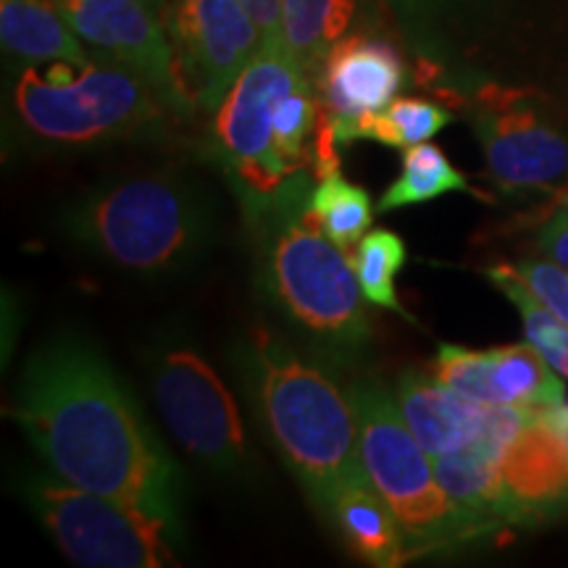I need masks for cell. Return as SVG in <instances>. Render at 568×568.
<instances>
[{
  "label": "cell",
  "instance_id": "2e32d148",
  "mask_svg": "<svg viewBox=\"0 0 568 568\" xmlns=\"http://www.w3.org/2000/svg\"><path fill=\"white\" fill-rule=\"evenodd\" d=\"M353 556L368 566L393 568L408 558V537L366 474L347 481L329 508Z\"/></svg>",
  "mask_w": 568,
  "mask_h": 568
},
{
  "label": "cell",
  "instance_id": "d6986e66",
  "mask_svg": "<svg viewBox=\"0 0 568 568\" xmlns=\"http://www.w3.org/2000/svg\"><path fill=\"white\" fill-rule=\"evenodd\" d=\"M355 11L358 0H282V40L314 82L326 53L347 38Z\"/></svg>",
  "mask_w": 568,
  "mask_h": 568
},
{
  "label": "cell",
  "instance_id": "8992f818",
  "mask_svg": "<svg viewBox=\"0 0 568 568\" xmlns=\"http://www.w3.org/2000/svg\"><path fill=\"white\" fill-rule=\"evenodd\" d=\"M353 406L358 416L361 464L376 493L393 508L408 542L432 548L471 524L445 495L435 458L414 437L385 387L358 385L353 389Z\"/></svg>",
  "mask_w": 568,
  "mask_h": 568
},
{
  "label": "cell",
  "instance_id": "d4e9b609",
  "mask_svg": "<svg viewBox=\"0 0 568 568\" xmlns=\"http://www.w3.org/2000/svg\"><path fill=\"white\" fill-rule=\"evenodd\" d=\"M453 122L450 111L424 98H395L385 111L366 119L358 140H374L389 148H414L429 142L439 130Z\"/></svg>",
  "mask_w": 568,
  "mask_h": 568
},
{
  "label": "cell",
  "instance_id": "8fae6325",
  "mask_svg": "<svg viewBox=\"0 0 568 568\" xmlns=\"http://www.w3.org/2000/svg\"><path fill=\"white\" fill-rule=\"evenodd\" d=\"M163 17L190 95L216 111L264 45L258 24L243 0H172Z\"/></svg>",
  "mask_w": 568,
  "mask_h": 568
},
{
  "label": "cell",
  "instance_id": "5bb4252c",
  "mask_svg": "<svg viewBox=\"0 0 568 568\" xmlns=\"http://www.w3.org/2000/svg\"><path fill=\"white\" fill-rule=\"evenodd\" d=\"M316 84L339 145H347L358 140L366 119L395 101L406 84V63L385 40L347 34L326 53Z\"/></svg>",
  "mask_w": 568,
  "mask_h": 568
},
{
  "label": "cell",
  "instance_id": "d6a6232c",
  "mask_svg": "<svg viewBox=\"0 0 568 568\" xmlns=\"http://www.w3.org/2000/svg\"><path fill=\"white\" fill-rule=\"evenodd\" d=\"M408 3H414V0H408Z\"/></svg>",
  "mask_w": 568,
  "mask_h": 568
},
{
  "label": "cell",
  "instance_id": "30bf717a",
  "mask_svg": "<svg viewBox=\"0 0 568 568\" xmlns=\"http://www.w3.org/2000/svg\"><path fill=\"white\" fill-rule=\"evenodd\" d=\"M471 124L489 180L506 193H552L568 182V134L516 92L487 88Z\"/></svg>",
  "mask_w": 568,
  "mask_h": 568
},
{
  "label": "cell",
  "instance_id": "f1b7e54d",
  "mask_svg": "<svg viewBox=\"0 0 568 568\" xmlns=\"http://www.w3.org/2000/svg\"><path fill=\"white\" fill-rule=\"evenodd\" d=\"M243 6L258 24L264 42L282 40V0H243Z\"/></svg>",
  "mask_w": 568,
  "mask_h": 568
},
{
  "label": "cell",
  "instance_id": "9c48e42d",
  "mask_svg": "<svg viewBox=\"0 0 568 568\" xmlns=\"http://www.w3.org/2000/svg\"><path fill=\"white\" fill-rule=\"evenodd\" d=\"M153 397L176 443L211 471H232L247 456L237 403L209 361L174 347L153 366Z\"/></svg>",
  "mask_w": 568,
  "mask_h": 568
},
{
  "label": "cell",
  "instance_id": "cb8c5ba5",
  "mask_svg": "<svg viewBox=\"0 0 568 568\" xmlns=\"http://www.w3.org/2000/svg\"><path fill=\"white\" fill-rule=\"evenodd\" d=\"M489 282L495 284L500 293H506L510 303L521 311L524 332L531 345L542 353V358L556 368L560 376L568 379V326L552 316L542 303L531 295V290L518 276L516 266H493L487 268Z\"/></svg>",
  "mask_w": 568,
  "mask_h": 568
},
{
  "label": "cell",
  "instance_id": "44dd1931",
  "mask_svg": "<svg viewBox=\"0 0 568 568\" xmlns=\"http://www.w3.org/2000/svg\"><path fill=\"white\" fill-rule=\"evenodd\" d=\"M447 193L485 197L466 182V176L447 161V155L437 145L418 142V145L406 148V153H403L400 176L385 190L379 201V211L387 213L408 209V205H422Z\"/></svg>",
  "mask_w": 568,
  "mask_h": 568
},
{
  "label": "cell",
  "instance_id": "83f0119b",
  "mask_svg": "<svg viewBox=\"0 0 568 568\" xmlns=\"http://www.w3.org/2000/svg\"><path fill=\"white\" fill-rule=\"evenodd\" d=\"M539 247L550 255L556 264L568 268V205L550 213L548 222L539 230Z\"/></svg>",
  "mask_w": 568,
  "mask_h": 568
},
{
  "label": "cell",
  "instance_id": "52a82bcc",
  "mask_svg": "<svg viewBox=\"0 0 568 568\" xmlns=\"http://www.w3.org/2000/svg\"><path fill=\"white\" fill-rule=\"evenodd\" d=\"M30 500L69 560L88 568H163L174 564L176 521L116 497L38 479Z\"/></svg>",
  "mask_w": 568,
  "mask_h": 568
},
{
  "label": "cell",
  "instance_id": "5b68a950",
  "mask_svg": "<svg viewBox=\"0 0 568 568\" xmlns=\"http://www.w3.org/2000/svg\"><path fill=\"white\" fill-rule=\"evenodd\" d=\"M161 98L138 71L116 61L27 63L13 84V109L34 138L59 145L119 140L159 124Z\"/></svg>",
  "mask_w": 568,
  "mask_h": 568
},
{
  "label": "cell",
  "instance_id": "ffe728a7",
  "mask_svg": "<svg viewBox=\"0 0 568 568\" xmlns=\"http://www.w3.org/2000/svg\"><path fill=\"white\" fill-rule=\"evenodd\" d=\"M493 376L500 406L552 410L566 400V385L535 345L493 347Z\"/></svg>",
  "mask_w": 568,
  "mask_h": 568
},
{
  "label": "cell",
  "instance_id": "ac0fdd59",
  "mask_svg": "<svg viewBox=\"0 0 568 568\" xmlns=\"http://www.w3.org/2000/svg\"><path fill=\"white\" fill-rule=\"evenodd\" d=\"M435 474L445 495L468 516V521H500L524 518L508 495L500 464L474 447L435 456Z\"/></svg>",
  "mask_w": 568,
  "mask_h": 568
},
{
  "label": "cell",
  "instance_id": "277c9868",
  "mask_svg": "<svg viewBox=\"0 0 568 568\" xmlns=\"http://www.w3.org/2000/svg\"><path fill=\"white\" fill-rule=\"evenodd\" d=\"M77 243L132 272H172L193 261L209 234V211L190 184L138 176L90 195L67 219Z\"/></svg>",
  "mask_w": 568,
  "mask_h": 568
},
{
  "label": "cell",
  "instance_id": "9a60e30c",
  "mask_svg": "<svg viewBox=\"0 0 568 568\" xmlns=\"http://www.w3.org/2000/svg\"><path fill=\"white\" fill-rule=\"evenodd\" d=\"M545 414L531 416L500 458L503 481L521 516L542 514L568 500V450Z\"/></svg>",
  "mask_w": 568,
  "mask_h": 568
},
{
  "label": "cell",
  "instance_id": "f546056e",
  "mask_svg": "<svg viewBox=\"0 0 568 568\" xmlns=\"http://www.w3.org/2000/svg\"><path fill=\"white\" fill-rule=\"evenodd\" d=\"M548 422L552 424V429L558 432L560 435V439H564V445H566V450H568V395H566V400L560 403L558 408H552V410H548Z\"/></svg>",
  "mask_w": 568,
  "mask_h": 568
},
{
  "label": "cell",
  "instance_id": "4316f807",
  "mask_svg": "<svg viewBox=\"0 0 568 568\" xmlns=\"http://www.w3.org/2000/svg\"><path fill=\"white\" fill-rule=\"evenodd\" d=\"M516 272L531 290V295L568 326V268L556 264V261L552 264L548 261H524L516 266Z\"/></svg>",
  "mask_w": 568,
  "mask_h": 568
},
{
  "label": "cell",
  "instance_id": "4fadbf2b",
  "mask_svg": "<svg viewBox=\"0 0 568 568\" xmlns=\"http://www.w3.org/2000/svg\"><path fill=\"white\" fill-rule=\"evenodd\" d=\"M397 406L414 437L432 458L443 453L474 447L500 464L503 453L529 424L537 410L516 406H485L468 400L418 372H406L397 382Z\"/></svg>",
  "mask_w": 568,
  "mask_h": 568
},
{
  "label": "cell",
  "instance_id": "484cf974",
  "mask_svg": "<svg viewBox=\"0 0 568 568\" xmlns=\"http://www.w3.org/2000/svg\"><path fill=\"white\" fill-rule=\"evenodd\" d=\"M437 382L445 387L456 389L468 400L485 403V406H500L497 397L495 376H493V351H468L464 345L443 343L437 351L435 368H432Z\"/></svg>",
  "mask_w": 568,
  "mask_h": 568
},
{
  "label": "cell",
  "instance_id": "e0dca14e",
  "mask_svg": "<svg viewBox=\"0 0 568 568\" xmlns=\"http://www.w3.org/2000/svg\"><path fill=\"white\" fill-rule=\"evenodd\" d=\"M0 42L24 63L92 61L53 0H0Z\"/></svg>",
  "mask_w": 568,
  "mask_h": 568
},
{
  "label": "cell",
  "instance_id": "7402d4cb",
  "mask_svg": "<svg viewBox=\"0 0 568 568\" xmlns=\"http://www.w3.org/2000/svg\"><path fill=\"white\" fill-rule=\"evenodd\" d=\"M311 211L326 237L345 253L355 251L374 222L372 197L339 172L326 174L316 182V187L311 190Z\"/></svg>",
  "mask_w": 568,
  "mask_h": 568
},
{
  "label": "cell",
  "instance_id": "603a6c76",
  "mask_svg": "<svg viewBox=\"0 0 568 568\" xmlns=\"http://www.w3.org/2000/svg\"><path fill=\"white\" fill-rule=\"evenodd\" d=\"M408 251L400 234L389 230H368L355 251L351 253L355 276H358L364 297L376 308L395 311V314L408 316L397 301V274L406 266Z\"/></svg>",
  "mask_w": 568,
  "mask_h": 568
},
{
  "label": "cell",
  "instance_id": "3957f363",
  "mask_svg": "<svg viewBox=\"0 0 568 568\" xmlns=\"http://www.w3.org/2000/svg\"><path fill=\"white\" fill-rule=\"evenodd\" d=\"M282 224L266 251V284L287 316L324 343L361 345L368 337L366 297L351 253L337 247L311 211L308 176L274 197Z\"/></svg>",
  "mask_w": 568,
  "mask_h": 568
},
{
  "label": "cell",
  "instance_id": "7c38bea8",
  "mask_svg": "<svg viewBox=\"0 0 568 568\" xmlns=\"http://www.w3.org/2000/svg\"><path fill=\"white\" fill-rule=\"evenodd\" d=\"M80 34L105 61H116L138 74L155 90L163 105L184 111L193 105L172 38L159 13L140 0H53Z\"/></svg>",
  "mask_w": 568,
  "mask_h": 568
},
{
  "label": "cell",
  "instance_id": "1f68e13d",
  "mask_svg": "<svg viewBox=\"0 0 568 568\" xmlns=\"http://www.w3.org/2000/svg\"><path fill=\"white\" fill-rule=\"evenodd\" d=\"M564 205H568V193L564 195Z\"/></svg>",
  "mask_w": 568,
  "mask_h": 568
},
{
  "label": "cell",
  "instance_id": "4dcf8cb0",
  "mask_svg": "<svg viewBox=\"0 0 568 568\" xmlns=\"http://www.w3.org/2000/svg\"><path fill=\"white\" fill-rule=\"evenodd\" d=\"M140 3H145L148 9H153L155 13H163V11H166V6L172 3V0H140Z\"/></svg>",
  "mask_w": 568,
  "mask_h": 568
},
{
  "label": "cell",
  "instance_id": "7a4b0ae2",
  "mask_svg": "<svg viewBox=\"0 0 568 568\" xmlns=\"http://www.w3.org/2000/svg\"><path fill=\"white\" fill-rule=\"evenodd\" d=\"M247 385L276 450L324 510L361 477V439L353 395L266 332L247 345Z\"/></svg>",
  "mask_w": 568,
  "mask_h": 568
},
{
  "label": "cell",
  "instance_id": "6da1fadb",
  "mask_svg": "<svg viewBox=\"0 0 568 568\" xmlns=\"http://www.w3.org/2000/svg\"><path fill=\"white\" fill-rule=\"evenodd\" d=\"M13 418L67 485L176 521V468L111 372L80 339H53L27 361Z\"/></svg>",
  "mask_w": 568,
  "mask_h": 568
},
{
  "label": "cell",
  "instance_id": "ba28073f",
  "mask_svg": "<svg viewBox=\"0 0 568 568\" xmlns=\"http://www.w3.org/2000/svg\"><path fill=\"white\" fill-rule=\"evenodd\" d=\"M308 77L284 42H264L216 109V140L224 159L251 193L274 201L303 176H290L276 155L274 109L293 84Z\"/></svg>",
  "mask_w": 568,
  "mask_h": 568
}]
</instances>
